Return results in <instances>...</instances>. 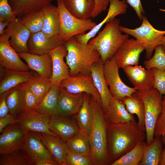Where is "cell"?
<instances>
[{"mask_svg": "<svg viewBox=\"0 0 165 165\" xmlns=\"http://www.w3.org/2000/svg\"><path fill=\"white\" fill-rule=\"evenodd\" d=\"M67 53L63 44L54 48L49 53L52 60V74L50 79L53 85L60 86L61 82L70 76L69 68L64 60Z\"/></svg>", "mask_w": 165, "mask_h": 165, "instance_id": "obj_20", "label": "cell"}, {"mask_svg": "<svg viewBox=\"0 0 165 165\" xmlns=\"http://www.w3.org/2000/svg\"><path fill=\"white\" fill-rule=\"evenodd\" d=\"M154 81L153 88L157 89L162 95H165V71L152 69Z\"/></svg>", "mask_w": 165, "mask_h": 165, "instance_id": "obj_45", "label": "cell"}, {"mask_svg": "<svg viewBox=\"0 0 165 165\" xmlns=\"http://www.w3.org/2000/svg\"><path fill=\"white\" fill-rule=\"evenodd\" d=\"M57 3L60 21L59 40L65 42L73 36L86 33L97 24L90 18L80 19L73 15L65 7L63 0H57Z\"/></svg>", "mask_w": 165, "mask_h": 165, "instance_id": "obj_5", "label": "cell"}, {"mask_svg": "<svg viewBox=\"0 0 165 165\" xmlns=\"http://www.w3.org/2000/svg\"><path fill=\"white\" fill-rule=\"evenodd\" d=\"M93 115L91 130L88 135L90 156L94 165L111 164L108 146L107 124L102 106L91 96L90 100Z\"/></svg>", "mask_w": 165, "mask_h": 165, "instance_id": "obj_2", "label": "cell"}, {"mask_svg": "<svg viewBox=\"0 0 165 165\" xmlns=\"http://www.w3.org/2000/svg\"><path fill=\"white\" fill-rule=\"evenodd\" d=\"M146 141L138 143L132 150L112 162L111 165H139L144 154Z\"/></svg>", "mask_w": 165, "mask_h": 165, "instance_id": "obj_36", "label": "cell"}, {"mask_svg": "<svg viewBox=\"0 0 165 165\" xmlns=\"http://www.w3.org/2000/svg\"><path fill=\"white\" fill-rule=\"evenodd\" d=\"M20 57L26 63L29 69L35 71L43 78L51 79L52 74V63L49 54L38 55L29 53H18Z\"/></svg>", "mask_w": 165, "mask_h": 165, "instance_id": "obj_22", "label": "cell"}, {"mask_svg": "<svg viewBox=\"0 0 165 165\" xmlns=\"http://www.w3.org/2000/svg\"><path fill=\"white\" fill-rule=\"evenodd\" d=\"M5 33L9 34V44L18 53H28L27 43L31 33L19 18L9 23Z\"/></svg>", "mask_w": 165, "mask_h": 165, "instance_id": "obj_16", "label": "cell"}, {"mask_svg": "<svg viewBox=\"0 0 165 165\" xmlns=\"http://www.w3.org/2000/svg\"><path fill=\"white\" fill-rule=\"evenodd\" d=\"M105 116L108 124H117L136 121L134 116L127 111L123 101L113 97L110 101L108 111L105 113Z\"/></svg>", "mask_w": 165, "mask_h": 165, "instance_id": "obj_25", "label": "cell"}, {"mask_svg": "<svg viewBox=\"0 0 165 165\" xmlns=\"http://www.w3.org/2000/svg\"><path fill=\"white\" fill-rule=\"evenodd\" d=\"M10 36L5 33L0 36V66L7 70L21 72H29L27 64L21 59L18 53L9 43Z\"/></svg>", "mask_w": 165, "mask_h": 165, "instance_id": "obj_10", "label": "cell"}, {"mask_svg": "<svg viewBox=\"0 0 165 165\" xmlns=\"http://www.w3.org/2000/svg\"><path fill=\"white\" fill-rule=\"evenodd\" d=\"M66 142L71 152L79 154L90 155V148L88 136L81 131Z\"/></svg>", "mask_w": 165, "mask_h": 165, "instance_id": "obj_37", "label": "cell"}, {"mask_svg": "<svg viewBox=\"0 0 165 165\" xmlns=\"http://www.w3.org/2000/svg\"><path fill=\"white\" fill-rule=\"evenodd\" d=\"M60 92V86L52 84L50 90L40 102L35 111L49 116L57 115Z\"/></svg>", "mask_w": 165, "mask_h": 165, "instance_id": "obj_32", "label": "cell"}, {"mask_svg": "<svg viewBox=\"0 0 165 165\" xmlns=\"http://www.w3.org/2000/svg\"><path fill=\"white\" fill-rule=\"evenodd\" d=\"M6 99L9 114L16 116L25 110L24 93L20 84L6 92Z\"/></svg>", "mask_w": 165, "mask_h": 165, "instance_id": "obj_33", "label": "cell"}, {"mask_svg": "<svg viewBox=\"0 0 165 165\" xmlns=\"http://www.w3.org/2000/svg\"><path fill=\"white\" fill-rule=\"evenodd\" d=\"M104 63L101 59L94 63L90 69V75L95 86L101 96L102 107L105 113L108 110L110 101L112 98L104 74Z\"/></svg>", "mask_w": 165, "mask_h": 165, "instance_id": "obj_23", "label": "cell"}, {"mask_svg": "<svg viewBox=\"0 0 165 165\" xmlns=\"http://www.w3.org/2000/svg\"><path fill=\"white\" fill-rule=\"evenodd\" d=\"M127 111L132 114L137 115L138 126L139 129L145 132V117L144 106L141 98L135 92L130 96H127L122 100Z\"/></svg>", "mask_w": 165, "mask_h": 165, "instance_id": "obj_31", "label": "cell"}, {"mask_svg": "<svg viewBox=\"0 0 165 165\" xmlns=\"http://www.w3.org/2000/svg\"><path fill=\"white\" fill-rule=\"evenodd\" d=\"M17 18L42 9L51 4L53 0H8Z\"/></svg>", "mask_w": 165, "mask_h": 165, "instance_id": "obj_26", "label": "cell"}, {"mask_svg": "<svg viewBox=\"0 0 165 165\" xmlns=\"http://www.w3.org/2000/svg\"><path fill=\"white\" fill-rule=\"evenodd\" d=\"M24 95L25 108L28 111H35L39 103L33 93L27 86L26 82L20 84Z\"/></svg>", "mask_w": 165, "mask_h": 165, "instance_id": "obj_41", "label": "cell"}, {"mask_svg": "<svg viewBox=\"0 0 165 165\" xmlns=\"http://www.w3.org/2000/svg\"><path fill=\"white\" fill-rule=\"evenodd\" d=\"M8 0H0V21L10 23L16 18Z\"/></svg>", "mask_w": 165, "mask_h": 165, "instance_id": "obj_43", "label": "cell"}, {"mask_svg": "<svg viewBox=\"0 0 165 165\" xmlns=\"http://www.w3.org/2000/svg\"><path fill=\"white\" fill-rule=\"evenodd\" d=\"M126 3L129 4L135 10L141 21L145 12L141 2V0H126Z\"/></svg>", "mask_w": 165, "mask_h": 165, "instance_id": "obj_47", "label": "cell"}, {"mask_svg": "<svg viewBox=\"0 0 165 165\" xmlns=\"http://www.w3.org/2000/svg\"><path fill=\"white\" fill-rule=\"evenodd\" d=\"M93 0L94 2V6L91 18H94L102 12L107 10L109 5V0Z\"/></svg>", "mask_w": 165, "mask_h": 165, "instance_id": "obj_46", "label": "cell"}, {"mask_svg": "<svg viewBox=\"0 0 165 165\" xmlns=\"http://www.w3.org/2000/svg\"><path fill=\"white\" fill-rule=\"evenodd\" d=\"M44 17V11L42 9L19 19L31 33H35L42 31Z\"/></svg>", "mask_w": 165, "mask_h": 165, "instance_id": "obj_39", "label": "cell"}, {"mask_svg": "<svg viewBox=\"0 0 165 165\" xmlns=\"http://www.w3.org/2000/svg\"><path fill=\"white\" fill-rule=\"evenodd\" d=\"M0 155V165H33L32 162L21 147Z\"/></svg>", "mask_w": 165, "mask_h": 165, "instance_id": "obj_38", "label": "cell"}, {"mask_svg": "<svg viewBox=\"0 0 165 165\" xmlns=\"http://www.w3.org/2000/svg\"><path fill=\"white\" fill-rule=\"evenodd\" d=\"M93 165L89 155L75 153L70 150L65 159V165Z\"/></svg>", "mask_w": 165, "mask_h": 165, "instance_id": "obj_42", "label": "cell"}, {"mask_svg": "<svg viewBox=\"0 0 165 165\" xmlns=\"http://www.w3.org/2000/svg\"><path fill=\"white\" fill-rule=\"evenodd\" d=\"M127 7L126 0H109L107 14L104 19L87 33L75 36L77 41L83 45L87 44L105 24L112 20L117 15L125 14Z\"/></svg>", "mask_w": 165, "mask_h": 165, "instance_id": "obj_17", "label": "cell"}, {"mask_svg": "<svg viewBox=\"0 0 165 165\" xmlns=\"http://www.w3.org/2000/svg\"><path fill=\"white\" fill-rule=\"evenodd\" d=\"M68 11L75 17L86 19L91 18L94 6L93 0H63Z\"/></svg>", "mask_w": 165, "mask_h": 165, "instance_id": "obj_30", "label": "cell"}, {"mask_svg": "<svg viewBox=\"0 0 165 165\" xmlns=\"http://www.w3.org/2000/svg\"><path fill=\"white\" fill-rule=\"evenodd\" d=\"M154 50L153 57L144 62L145 68L150 70L155 68L165 71V53L162 46L160 44L158 45Z\"/></svg>", "mask_w": 165, "mask_h": 165, "instance_id": "obj_40", "label": "cell"}, {"mask_svg": "<svg viewBox=\"0 0 165 165\" xmlns=\"http://www.w3.org/2000/svg\"><path fill=\"white\" fill-rule=\"evenodd\" d=\"M42 9L44 17L42 31L49 37H58L60 21L57 6L51 4Z\"/></svg>", "mask_w": 165, "mask_h": 165, "instance_id": "obj_28", "label": "cell"}, {"mask_svg": "<svg viewBox=\"0 0 165 165\" xmlns=\"http://www.w3.org/2000/svg\"><path fill=\"white\" fill-rule=\"evenodd\" d=\"M64 45L68 53L65 57L70 76L90 74L92 65L101 59L98 51L88 43L85 45L79 43L75 36L65 42Z\"/></svg>", "mask_w": 165, "mask_h": 165, "instance_id": "obj_3", "label": "cell"}, {"mask_svg": "<svg viewBox=\"0 0 165 165\" xmlns=\"http://www.w3.org/2000/svg\"><path fill=\"white\" fill-rule=\"evenodd\" d=\"M37 74L33 70L25 72L6 69L5 76L0 81V96L21 83L28 81Z\"/></svg>", "mask_w": 165, "mask_h": 165, "instance_id": "obj_27", "label": "cell"}, {"mask_svg": "<svg viewBox=\"0 0 165 165\" xmlns=\"http://www.w3.org/2000/svg\"><path fill=\"white\" fill-rule=\"evenodd\" d=\"M50 116L35 111L25 110L16 116V123L26 131L42 132L58 136L50 130Z\"/></svg>", "mask_w": 165, "mask_h": 165, "instance_id": "obj_9", "label": "cell"}, {"mask_svg": "<svg viewBox=\"0 0 165 165\" xmlns=\"http://www.w3.org/2000/svg\"><path fill=\"white\" fill-rule=\"evenodd\" d=\"M33 165H59L56 162L46 160H37L33 162Z\"/></svg>", "mask_w": 165, "mask_h": 165, "instance_id": "obj_50", "label": "cell"}, {"mask_svg": "<svg viewBox=\"0 0 165 165\" xmlns=\"http://www.w3.org/2000/svg\"><path fill=\"white\" fill-rule=\"evenodd\" d=\"M60 86L71 93H85L90 94L102 106L101 96L90 74L69 76L61 82Z\"/></svg>", "mask_w": 165, "mask_h": 165, "instance_id": "obj_11", "label": "cell"}, {"mask_svg": "<svg viewBox=\"0 0 165 165\" xmlns=\"http://www.w3.org/2000/svg\"><path fill=\"white\" fill-rule=\"evenodd\" d=\"M26 83L36 97L39 104L48 93L52 84L50 79L43 78L38 74Z\"/></svg>", "mask_w": 165, "mask_h": 165, "instance_id": "obj_35", "label": "cell"}, {"mask_svg": "<svg viewBox=\"0 0 165 165\" xmlns=\"http://www.w3.org/2000/svg\"><path fill=\"white\" fill-rule=\"evenodd\" d=\"M120 20L115 18L106 24L103 29L88 43L100 54L104 63L112 58L121 44L129 38V35L123 34L119 29Z\"/></svg>", "mask_w": 165, "mask_h": 165, "instance_id": "obj_4", "label": "cell"}, {"mask_svg": "<svg viewBox=\"0 0 165 165\" xmlns=\"http://www.w3.org/2000/svg\"><path fill=\"white\" fill-rule=\"evenodd\" d=\"M160 44L162 46L163 50L165 53V36H164L161 40Z\"/></svg>", "mask_w": 165, "mask_h": 165, "instance_id": "obj_53", "label": "cell"}, {"mask_svg": "<svg viewBox=\"0 0 165 165\" xmlns=\"http://www.w3.org/2000/svg\"><path fill=\"white\" fill-rule=\"evenodd\" d=\"M162 137V140L164 145V148L161 154L159 165H165V135L163 136Z\"/></svg>", "mask_w": 165, "mask_h": 165, "instance_id": "obj_51", "label": "cell"}, {"mask_svg": "<svg viewBox=\"0 0 165 165\" xmlns=\"http://www.w3.org/2000/svg\"><path fill=\"white\" fill-rule=\"evenodd\" d=\"M107 124L108 149L111 163L146 139L145 132L139 129L136 121Z\"/></svg>", "mask_w": 165, "mask_h": 165, "instance_id": "obj_1", "label": "cell"}, {"mask_svg": "<svg viewBox=\"0 0 165 165\" xmlns=\"http://www.w3.org/2000/svg\"><path fill=\"white\" fill-rule=\"evenodd\" d=\"M60 87L57 108V115L63 116L75 115L83 103V93L72 94Z\"/></svg>", "mask_w": 165, "mask_h": 165, "instance_id": "obj_21", "label": "cell"}, {"mask_svg": "<svg viewBox=\"0 0 165 165\" xmlns=\"http://www.w3.org/2000/svg\"><path fill=\"white\" fill-rule=\"evenodd\" d=\"M91 95L83 93V100L75 119L80 130L88 136L90 133L93 123V115L90 104Z\"/></svg>", "mask_w": 165, "mask_h": 165, "instance_id": "obj_29", "label": "cell"}, {"mask_svg": "<svg viewBox=\"0 0 165 165\" xmlns=\"http://www.w3.org/2000/svg\"><path fill=\"white\" fill-rule=\"evenodd\" d=\"M21 148L32 162V164L33 162L40 160L57 162L44 145L36 132H26Z\"/></svg>", "mask_w": 165, "mask_h": 165, "instance_id": "obj_12", "label": "cell"}, {"mask_svg": "<svg viewBox=\"0 0 165 165\" xmlns=\"http://www.w3.org/2000/svg\"><path fill=\"white\" fill-rule=\"evenodd\" d=\"M6 21H0V35H3L5 33V30L6 27L9 24Z\"/></svg>", "mask_w": 165, "mask_h": 165, "instance_id": "obj_52", "label": "cell"}, {"mask_svg": "<svg viewBox=\"0 0 165 165\" xmlns=\"http://www.w3.org/2000/svg\"><path fill=\"white\" fill-rule=\"evenodd\" d=\"M145 50L143 46L137 40L128 38L120 46L115 55L119 68L138 65L140 54Z\"/></svg>", "mask_w": 165, "mask_h": 165, "instance_id": "obj_13", "label": "cell"}, {"mask_svg": "<svg viewBox=\"0 0 165 165\" xmlns=\"http://www.w3.org/2000/svg\"><path fill=\"white\" fill-rule=\"evenodd\" d=\"M72 116H63L58 115L50 116V130L66 142L81 130L76 120Z\"/></svg>", "mask_w": 165, "mask_h": 165, "instance_id": "obj_18", "label": "cell"}, {"mask_svg": "<svg viewBox=\"0 0 165 165\" xmlns=\"http://www.w3.org/2000/svg\"><path fill=\"white\" fill-rule=\"evenodd\" d=\"M16 116L9 114L0 119V133L9 125L16 123Z\"/></svg>", "mask_w": 165, "mask_h": 165, "instance_id": "obj_48", "label": "cell"}, {"mask_svg": "<svg viewBox=\"0 0 165 165\" xmlns=\"http://www.w3.org/2000/svg\"><path fill=\"white\" fill-rule=\"evenodd\" d=\"M65 42L59 40L58 37H49L41 31L31 33L27 46L29 53L41 55L49 54L52 50Z\"/></svg>", "mask_w": 165, "mask_h": 165, "instance_id": "obj_19", "label": "cell"}, {"mask_svg": "<svg viewBox=\"0 0 165 165\" xmlns=\"http://www.w3.org/2000/svg\"><path fill=\"white\" fill-rule=\"evenodd\" d=\"M123 69L137 91H144L153 88L154 78L152 69H148L138 64L127 66Z\"/></svg>", "mask_w": 165, "mask_h": 165, "instance_id": "obj_15", "label": "cell"}, {"mask_svg": "<svg viewBox=\"0 0 165 165\" xmlns=\"http://www.w3.org/2000/svg\"><path fill=\"white\" fill-rule=\"evenodd\" d=\"M155 137L150 145H145L143 159L139 165H159L162 150V140Z\"/></svg>", "mask_w": 165, "mask_h": 165, "instance_id": "obj_34", "label": "cell"}, {"mask_svg": "<svg viewBox=\"0 0 165 165\" xmlns=\"http://www.w3.org/2000/svg\"><path fill=\"white\" fill-rule=\"evenodd\" d=\"M142 21L141 26L134 29L120 25L119 29L122 32L134 37L143 46L145 50V57L148 60L151 57L155 47L160 44L165 35V30L155 29L144 16L142 17Z\"/></svg>", "mask_w": 165, "mask_h": 165, "instance_id": "obj_7", "label": "cell"}, {"mask_svg": "<svg viewBox=\"0 0 165 165\" xmlns=\"http://www.w3.org/2000/svg\"><path fill=\"white\" fill-rule=\"evenodd\" d=\"M6 93L0 97V119L9 114L6 99Z\"/></svg>", "mask_w": 165, "mask_h": 165, "instance_id": "obj_49", "label": "cell"}, {"mask_svg": "<svg viewBox=\"0 0 165 165\" xmlns=\"http://www.w3.org/2000/svg\"><path fill=\"white\" fill-rule=\"evenodd\" d=\"M119 67L115 55L106 61L104 64V74L112 97L122 101L127 96H130L137 90L128 86L122 81L119 74Z\"/></svg>", "mask_w": 165, "mask_h": 165, "instance_id": "obj_8", "label": "cell"}, {"mask_svg": "<svg viewBox=\"0 0 165 165\" xmlns=\"http://www.w3.org/2000/svg\"><path fill=\"white\" fill-rule=\"evenodd\" d=\"M136 93L141 99L144 106L146 143L148 145L154 139V129L158 117L162 111L163 96L154 88L144 91H137Z\"/></svg>", "mask_w": 165, "mask_h": 165, "instance_id": "obj_6", "label": "cell"}, {"mask_svg": "<svg viewBox=\"0 0 165 165\" xmlns=\"http://www.w3.org/2000/svg\"><path fill=\"white\" fill-rule=\"evenodd\" d=\"M165 135V95L162 101V109L155 124L153 133L154 137Z\"/></svg>", "mask_w": 165, "mask_h": 165, "instance_id": "obj_44", "label": "cell"}, {"mask_svg": "<svg viewBox=\"0 0 165 165\" xmlns=\"http://www.w3.org/2000/svg\"><path fill=\"white\" fill-rule=\"evenodd\" d=\"M36 132L58 164L65 165L66 156L69 151L66 142L58 136Z\"/></svg>", "mask_w": 165, "mask_h": 165, "instance_id": "obj_24", "label": "cell"}, {"mask_svg": "<svg viewBox=\"0 0 165 165\" xmlns=\"http://www.w3.org/2000/svg\"><path fill=\"white\" fill-rule=\"evenodd\" d=\"M26 132L17 123L6 127L0 133V154L21 148Z\"/></svg>", "mask_w": 165, "mask_h": 165, "instance_id": "obj_14", "label": "cell"}]
</instances>
